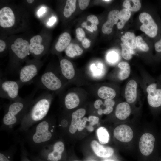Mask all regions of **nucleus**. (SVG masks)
Wrapping results in <instances>:
<instances>
[{
  "instance_id": "nucleus-1",
  "label": "nucleus",
  "mask_w": 161,
  "mask_h": 161,
  "mask_svg": "<svg viewBox=\"0 0 161 161\" xmlns=\"http://www.w3.org/2000/svg\"><path fill=\"white\" fill-rule=\"evenodd\" d=\"M35 92L24 98L11 101L7 107L2 120L1 128L10 131L21 124L34 99Z\"/></svg>"
},
{
  "instance_id": "nucleus-2",
  "label": "nucleus",
  "mask_w": 161,
  "mask_h": 161,
  "mask_svg": "<svg viewBox=\"0 0 161 161\" xmlns=\"http://www.w3.org/2000/svg\"><path fill=\"white\" fill-rule=\"evenodd\" d=\"M52 100L51 95L43 93L35 100L20 124L19 130L25 131L44 119L49 110Z\"/></svg>"
},
{
  "instance_id": "nucleus-3",
  "label": "nucleus",
  "mask_w": 161,
  "mask_h": 161,
  "mask_svg": "<svg viewBox=\"0 0 161 161\" xmlns=\"http://www.w3.org/2000/svg\"><path fill=\"white\" fill-rule=\"evenodd\" d=\"M31 127L27 131L26 139L31 147L40 150L51 140L55 126H51L49 119L45 117Z\"/></svg>"
},
{
  "instance_id": "nucleus-4",
  "label": "nucleus",
  "mask_w": 161,
  "mask_h": 161,
  "mask_svg": "<svg viewBox=\"0 0 161 161\" xmlns=\"http://www.w3.org/2000/svg\"><path fill=\"white\" fill-rule=\"evenodd\" d=\"M38 86L42 89L51 91H56L62 87L61 80L54 72L46 70L39 77L37 82Z\"/></svg>"
},
{
  "instance_id": "nucleus-5",
  "label": "nucleus",
  "mask_w": 161,
  "mask_h": 161,
  "mask_svg": "<svg viewBox=\"0 0 161 161\" xmlns=\"http://www.w3.org/2000/svg\"><path fill=\"white\" fill-rule=\"evenodd\" d=\"M21 88L18 80L14 81L1 80L0 97L10 100L15 101L21 98L19 95V90Z\"/></svg>"
},
{
  "instance_id": "nucleus-6",
  "label": "nucleus",
  "mask_w": 161,
  "mask_h": 161,
  "mask_svg": "<svg viewBox=\"0 0 161 161\" xmlns=\"http://www.w3.org/2000/svg\"><path fill=\"white\" fill-rule=\"evenodd\" d=\"M64 148V143L61 141L55 143L52 150L44 146L40 150L41 159L47 161H59L61 159Z\"/></svg>"
},
{
  "instance_id": "nucleus-7",
  "label": "nucleus",
  "mask_w": 161,
  "mask_h": 161,
  "mask_svg": "<svg viewBox=\"0 0 161 161\" xmlns=\"http://www.w3.org/2000/svg\"><path fill=\"white\" fill-rule=\"evenodd\" d=\"M36 62H31L22 67L19 71L18 81L21 88L23 86L30 83L38 74L40 65Z\"/></svg>"
},
{
  "instance_id": "nucleus-8",
  "label": "nucleus",
  "mask_w": 161,
  "mask_h": 161,
  "mask_svg": "<svg viewBox=\"0 0 161 161\" xmlns=\"http://www.w3.org/2000/svg\"><path fill=\"white\" fill-rule=\"evenodd\" d=\"M139 19L143 24L140 27L141 30L150 37H155L157 33L158 27L151 16L143 12L140 14Z\"/></svg>"
},
{
  "instance_id": "nucleus-9",
  "label": "nucleus",
  "mask_w": 161,
  "mask_h": 161,
  "mask_svg": "<svg viewBox=\"0 0 161 161\" xmlns=\"http://www.w3.org/2000/svg\"><path fill=\"white\" fill-rule=\"evenodd\" d=\"M29 44L26 40L21 38L16 39L11 46V48L15 57L18 60L25 59L29 51Z\"/></svg>"
},
{
  "instance_id": "nucleus-10",
  "label": "nucleus",
  "mask_w": 161,
  "mask_h": 161,
  "mask_svg": "<svg viewBox=\"0 0 161 161\" xmlns=\"http://www.w3.org/2000/svg\"><path fill=\"white\" fill-rule=\"evenodd\" d=\"M155 139L150 133H145L141 137L139 143V148L141 153L145 156L150 155L154 150Z\"/></svg>"
},
{
  "instance_id": "nucleus-11",
  "label": "nucleus",
  "mask_w": 161,
  "mask_h": 161,
  "mask_svg": "<svg viewBox=\"0 0 161 161\" xmlns=\"http://www.w3.org/2000/svg\"><path fill=\"white\" fill-rule=\"evenodd\" d=\"M157 86L156 83H153L149 85L146 89L148 103L154 108L161 106V89H157Z\"/></svg>"
},
{
  "instance_id": "nucleus-12",
  "label": "nucleus",
  "mask_w": 161,
  "mask_h": 161,
  "mask_svg": "<svg viewBox=\"0 0 161 161\" xmlns=\"http://www.w3.org/2000/svg\"><path fill=\"white\" fill-rule=\"evenodd\" d=\"M15 18L13 10L8 7H4L0 10V26L4 28L12 27L15 24Z\"/></svg>"
},
{
  "instance_id": "nucleus-13",
  "label": "nucleus",
  "mask_w": 161,
  "mask_h": 161,
  "mask_svg": "<svg viewBox=\"0 0 161 161\" xmlns=\"http://www.w3.org/2000/svg\"><path fill=\"white\" fill-rule=\"evenodd\" d=\"M114 137L118 140L124 142L131 141L133 137L132 129L129 126L122 124L117 127L113 132Z\"/></svg>"
},
{
  "instance_id": "nucleus-14",
  "label": "nucleus",
  "mask_w": 161,
  "mask_h": 161,
  "mask_svg": "<svg viewBox=\"0 0 161 161\" xmlns=\"http://www.w3.org/2000/svg\"><path fill=\"white\" fill-rule=\"evenodd\" d=\"M119 12L117 10L109 12L108 14L107 20L102 27V31L103 33L109 34L112 32L114 25L117 23L119 19Z\"/></svg>"
},
{
  "instance_id": "nucleus-15",
  "label": "nucleus",
  "mask_w": 161,
  "mask_h": 161,
  "mask_svg": "<svg viewBox=\"0 0 161 161\" xmlns=\"http://www.w3.org/2000/svg\"><path fill=\"white\" fill-rule=\"evenodd\" d=\"M91 147L95 154L98 156L106 158L112 155L114 152L113 149L109 147H104L95 140L92 141L90 143Z\"/></svg>"
},
{
  "instance_id": "nucleus-16",
  "label": "nucleus",
  "mask_w": 161,
  "mask_h": 161,
  "mask_svg": "<svg viewBox=\"0 0 161 161\" xmlns=\"http://www.w3.org/2000/svg\"><path fill=\"white\" fill-rule=\"evenodd\" d=\"M42 41V38L39 35L32 37L29 44L30 52L35 56H39L42 54L44 49V46L41 44Z\"/></svg>"
},
{
  "instance_id": "nucleus-17",
  "label": "nucleus",
  "mask_w": 161,
  "mask_h": 161,
  "mask_svg": "<svg viewBox=\"0 0 161 161\" xmlns=\"http://www.w3.org/2000/svg\"><path fill=\"white\" fill-rule=\"evenodd\" d=\"M137 83L134 80H130L127 83L124 95L127 102L132 103L136 100L137 97Z\"/></svg>"
},
{
  "instance_id": "nucleus-18",
  "label": "nucleus",
  "mask_w": 161,
  "mask_h": 161,
  "mask_svg": "<svg viewBox=\"0 0 161 161\" xmlns=\"http://www.w3.org/2000/svg\"><path fill=\"white\" fill-rule=\"evenodd\" d=\"M86 113L85 109L82 108L79 109L72 113V120L69 128V131L71 133L74 134L76 132L82 118Z\"/></svg>"
},
{
  "instance_id": "nucleus-19",
  "label": "nucleus",
  "mask_w": 161,
  "mask_h": 161,
  "mask_svg": "<svg viewBox=\"0 0 161 161\" xmlns=\"http://www.w3.org/2000/svg\"><path fill=\"white\" fill-rule=\"evenodd\" d=\"M61 73L66 79L70 80L75 76V71L72 63L68 60L63 58L60 62Z\"/></svg>"
},
{
  "instance_id": "nucleus-20",
  "label": "nucleus",
  "mask_w": 161,
  "mask_h": 161,
  "mask_svg": "<svg viewBox=\"0 0 161 161\" xmlns=\"http://www.w3.org/2000/svg\"><path fill=\"white\" fill-rule=\"evenodd\" d=\"M131 109L129 105L127 102L120 103L117 106L115 115L118 119L124 120L126 119L130 115Z\"/></svg>"
},
{
  "instance_id": "nucleus-21",
  "label": "nucleus",
  "mask_w": 161,
  "mask_h": 161,
  "mask_svg": "<svg viewBox=\"0 0 161 161\" xmlns=\"http://www.w3.org/2000/svg\"><path fill=\"white\" fill-rule=\"evenodd\" d=\"M71 40L70 35L68 32H64L60 35L55 45V49L58 52L65 49L70 44Z\"/></svg>"
},
{
  "instance_id": "nucleus-22",
  "label": "nucleus",
  "mask_w": 161,
  "mask_h": 161,
  "mask_svg": "<svg viewBox=\"0 0 161 161\" xmlns=\"http://www.w3.org/2000/svg\"><path fill=\"white\" fill-rule=\"evenodd\" d=\"M64 105L68 109H71L77 107L80 103L78 95L74 92H70L65 96L64 100Z\"/></svg>"
},
{
  "instance_id": "nucleus-23",
  "label": "nucleus",
  "mask_w": 161,
  "mask_h": 161,
  "mask_svg": "<svg viewBox=\"0 0 161 161\" xmlns=\"http://www.w3.org/2000/svg\"><path fill=\"white\" fill-rule=\"evenodd\" d=\"M97 94L101 98L107 100H112L116 95L115 90L113 88L106 86H102L98 90Z\"/></svg>"
},
{
  "instance_id": "nucleus-24",
  "label": "nucleus",
  "mask_w": 161,
  "mask_h": 161,
  "mask_svg": "<svg viewBox=\"0 0 161 161\" xmlns=\"http://www.w3.org/2000/svg\"><path fill=\"white\" fill-rule=\"evenodd\" d=\"M136 38L134 33L128 32L121 37V40L123 43L130 48L134 49L137 47Z\"/></svg>"
},
{
  "instance_id": "nucleus-25",
  "label": "nucleus",
  "mask_w": 161,
  "mask_h": 161,
  "mask_svg": "<svg viewBox=\"0 0 161 161\" xmlns=\"http://www.w3.org/2000/svg\"><path fill=\"white\" fill-rule=\"evenodd\" d=\"M66 55L70 58L81 55L83 52L82 49L77 44L71 43L65 49Z\"/></svg>"
},
{
  "instance_id": "nucleus-26",
  "label": "nucleus",
  "mask_w": 161,
  "mask_h": 161,
  "mask_svg": "<svg viewBox=\"0 0 161 161\" xmlns=\"http://www.w3.org/2000/svg\"><path fill=\"white\" fill-rule=\"evenodd\" d=\"M118 67L120 69L118 74V78L121 80L127 79L129 76L131 69L129 64L126 62H121L118 65Z\"/></svg>"
},
{
  "instance_id": "nucleus-27",
  "label": "nucleus",
  "mask_w": 161,
  "mask_h": 161,
  "mask_svg": "<svg viewBox=\"0 0 161 161\" xmlns=\"http://www.w3.org/2000/svg\"><path fill=\"white\" fill-rule=\"evenodd\" d=\"M131 15V12L128 9L123 8L119 12V19L120 21L117 24L118 29H122L126 23L129 19Z\"/></svg>"
},
{
  "instance_id": "nucleus-28",
  "label": "nucleus",
  "mask_w": 161,
  "mask_h": 161,
  "mask_svg": "<svg viewBox=\"0 0 161 161\" xmlns=\"http://www.w3.org/2000/svg\"><path fill=\"white\" fill-rule=\"evenodd\" d=\"M123 6L130 11L136 12L140 10L141 5L139 0H125L123 3Z\"/></svg>"
},
{
  "instance_id": "nucleus-29",
  "label": "nucleus",
  "mask_w": 161,
  "mask_h": 161,
  "mask_svg": "<svg viewBox=\"0 0 161 161\" xmlns=\"http://www.w3.org/2000/svg\"><path fill=\"white\" fill-rule=\"evenodd\" d=\"M76 0H66L63 11V14L66 18L69 17L75 11Z\"/></svg>"
},
{
  "instance_id": "nucleus-30",
  "label": "nucleus",
  "mask_w": 161,
  "mask_h": 161,
  "mask_svg": "<svg viewBox=\"0 0 161 161\" xmlns=\"http://www.w3.org/2000/svg\"><path fill=\"white\" fill-rule=\"evenodd\" d=\"M97 135L99 142L102 144L107 143L109 140V134L104 127L99 128L97 131Z\"/></svg>"
},
{
  "instance_id": "nucleus-31",
  "label": "nucleus",
  "mask_w": 161,
  "mask_h": 161,
  "mask_svg": "<svg viewBox=\"0 0 161 161\" xmlns=\"http://www.w3.org/2000/svg\"><path fill=\"white\" fill-rule=\"evenodd\" d=\"M120 45L122 48L121 55L123 58L126 60L131 59L134 53V49L130 48L123 43H121Z\"/></svg>"
},
{
  "instance_id": "nucleus-32",
  "label": "nucleus",
  "mask_w": 161,
  "mask_h": 161,
  "mask_svg": "<svg viewBox=\"0 0 161 161\" xmlns=\"http://www.w3.org/2000/svg\"><path fill=\"white\" fill-rule=\"evenodd\" d=\"M136 43L137 47L141 50L147 52L149 49L147 44L144 41L140 36H137L136 38Z\"/></svg>"
},
{
  "instance_id": "nucleus-33",
  "label": "nucleus",
  "mask_w": 161,
  "mask_h": 161,
  "mask_svg": "<svg viewBox=\"0 0 161 161\" xmlns=\"http://www.w3.org/2000/svg\"><path fill=\"white\" fill-rule=\"evenodd\" d=\"M106 59L109 62L113 64L118 61L119 59V55L115 51H110L107 55Z\"/></svg>"
},
{
  "instance_id": "nucleus-34",
  "label": "nucleus",
  "mask_w": 161,
  "mask_h": 161,
  "mask_svg": "<svg viewBox=\"0 0 161 161\" xmlns=\"http://www.w3.org/2000/svg\"><path fill=\"white\" fill-rule=\"evenodd\" d=\"M75 32L77 39L79 41H82L85 37V33L83 30L82 28L79 27L76 30Z\"/></svg>"
},
{
  "instance_id": "nucleus-35",
  "label": "nucleus",
  "mask_w": 161,
  "mask_h": 161,
  "mask_svg": "<svg viewBox=\"0 0 161 161\" xmlns=\"http://www.w3.org/2000/svg\"><path fill=\"white\" fill-rule=\"evenodd\" d=\"M87 20L90 22L92 24L96 25L99 24V21L95 15H89L87 17Z\"/></svg>"
},
{
  "instance_id": "nucleus-36",
  "label": "nucleus",
  "mask_w": 161,
  "mask_h": 161,
  "mask_svg": "<svg viewBox=\"0 0 161 161\" xmlns=\"http://www.w3.org/2000/svg\"><path fill=\"white\" fill-rule=\"evenodd\" d=\"M88 118V121L89 122L90 126H91L97 124L99 121V118L94 116H90Z\"/></svg>"
},
{
  "instance_id": "nucleus-37",
  "label": "nucleus",
  "mask_w": 161,
  "mask_h": 161,
  "mask_svg": "<svg viewBox=\"0 0 161 161\" xmlns=\"http://www.w3.org/2000/svg\"><path fill=\"white\" fill-rule=\"evenodd\" d=\"M78 1L79 7L82 10L85 9L89 5L90 2V0H79Z\"/></svg>"
},
{
  "instance_id": "nucleus-38",
  "label": "nucleus",
  "mask_w": 161,
  "mask_h": 161,
  "mask_svg": "<svg viewBox=\"0 0 161 161\" xmlns=\"http://www.w3.org/2000/svg\"><path fill=\"white\" fill-rule=\"evenodd\" d=\"M88 121V118L86 117L83 118L80 123L78 128V131H81L86 126L87 122Z\"/></svg>"
},
{
  "instance_id": "nucleus-39",
  "label": "nucleus",
  "mask_w": 161,
  "mask_h": 161,
  "mask_svg": "<svg viewBox=\"0 0 161 161\" xmlns=\"http://www.w3.org/2000/svg\"><path fill=\"white\" fill-rule=\"evenodd\" d=\"M83 47L85 48H89L90 46L91 41L88 39L85 38L82 41Z\"/></svg>"
},
{
  "instance_id": "nucleus-40",
  "label": "nucleus",
  "mask_w": 161,
  "mask_h": 161,
  "mask_svg": "<svg viewBox=\"0 0 161 161\" xmlns=\"http://www.w3.org/2000/svg\"><path fill=\"white\" fill-rule=\"evenodd\" d=\"M115 103V101L112 100H105L104 102V105L106 106H113Z\"/></svg>"
},
{
  "instance_id": "nucleus-41",
  "label": "nucleus",
  "mask_w": 161,
  "mask_h": 161,
  "mask_svg": "<svg viewBox=\"0 0 161 161\" xmlns=\"http://www.w3.org/2000/svg\"><path fill=\"white\" fill-rule=\"evenodd\" d=\"M154 48L157 52H161V39L155 43Z\"/></svg>"
},
{
  "instance_id": "nucleus-42",
  "label": "nucleus",
  "mask_w": 161,
  "mask_h": 161,
  "mask_svg": "<svg viewBox=\"0 0 161 161\" xmlns=\"http://www.w3.org/2000/svg\"><path fill=\"white\" fill-rule=\"evenodd\" d=\"M103 104V103L101 100L97 99L94 103V107L95 109H99L100 108L101 105Z\"/></svg>"
},
{
  "instance_id": "nucleus-43",
  "label": "nucleus",
  "mask_w": 161,
  "mask_h": 161,
  "mask_svg": "<svg viewBox=\"0 0 161 161\" xmlns=\"http://www.w3.org/2000/svg\"><path fill=\"white\" fill-rule=\"evenodd\" d=\"M113 110V108L110 106H106V108L102 109V113L105 114H108L111 113Z\"/></svg>"
},
{
  "instance_id": "nucleus-44",
  "label": "nucleus",
  "mask_w": 161,
  "mask_h": 161,
  "mask_svg": "<svg viewBox=\"0 0 161 161\" xmlns=\"http://www.w3.org/2000/svg\"><path fill=\"white\" fill-rule=\"evenodd\" d=\"M6 47V44L5 42L1 39L0 40V52H3Z\"/></svg>"
},
{
  "instance_id": "nucleus-45",
  "label": "nucleus",
  "mask_w": 161,
  "mask_h": 161,
  "mask_svg": "<svg viewBox=\"0 0 161 161\" xmlns=\"http://www.w3.org/2000/svg\"><path fill=\"white\" fill-rule=\"evenodd\" d=\"M81 26L82 27L85 28L91 32H93L94 31L93 30L90 26L87 25L86 22H83Z\"/></svg>"
},
{
  "instance_id": "nucleus-46",
  "label": "nucleus",
  "mask_w": 161,
  "mask_h": 161,
  "mask_svg": "<svg viewBox=\"0 0 161 161\" xmlns=\"http://www.w3.org/2000/svg\"><path fill=\"white\" fill-rule=\"evenodd\" d=\"M67 125L68 122L67 120L65 119H63L61 121V124H60L59 126H61L62 127L65 128L67 126Z\"/></svg>"
},
{
  "instance_id": "nucleus-47",
  "label": "nucleus",
  "mask_w": 161,
  "mask_h": 161,
  "mask_svg": "<svg viewBox=\"0 0 161 161\" xmlns=\"http://www.w3.org/2000/svg\"><path fill=\"white\" fill-rule=\"evenodd\" d=\"M56 21V18L54 17L51 18L48 22L47 24L49 25H52Z\"/></svg>"
},
{
  "instance_id": "nucleus-48",
  "label": "nucleus",
  "mask_w": 161,
  "mask_h": 161,
  "mask_svg": "<svg viewBox=\"0 0 161 161\" xmlns=\"http://www.w3.org/2000/svg\"><path fill=\"white\" fill-rule=\"evenodd\" d=\"M21 161H30L27 157L26 155L23 153L21 157Z\"/></svg>"
},
{
  "instance_id": "nucleus-49",
  "label": "nucleus",
  "mask_w": 161,
  "mask_h": 161,
  "mask_svg": "<svg viewBox=\"0 0 161 161\" xmlns=\"http://www.w3.org/2000/svg\"><path fill=\"white\" fill-rule=\"evenodd\" d=\"M45 11V8L43 7L41 8L38 11V14L39 16H40L44 13Z\"/></svg>"
},
{
  "instance_id": "nucleus-50",
  "label": "nucleus",
  "mask_w": 161,
  "mask_h": 161,
  "mask_svg": "<svg viewBox=\"0 0 161 161\" xmlns=\"http://www.w3.org/2000/svg\"><path fill=\"white\" fill-rule=\"evenodd\" d=\"M90 26L93 31H96L97 30V25L94 24H91Z\"/></svg>"
},
{
  "instance_id": "nucleus-51",
  "label": "nucleus",
  "mask_w": 161,
  "mask_h": 161,
  "mask_svg": "<svg viewBox=\"0 0 161 161\" xmlns=\"http://www.w3.org/2000/svg\"><path fill=\"white\" fill-rule=\"evenodd\" d=\"M98 113L99 115H101L102 114V109L100 108L99 109H98Z\"/></svg>"
},
{
  "instance_id": "nucleus-52",
  "label": "nucleus",
  "mask_w": 161,
  "mask_h": 161,
  "mask_svg": "<svg viewBox=\"0 0 161 161\" xmlns=\"http://www.w3.org/2000/svg\"><path fill=\"white\" fill-rule=\"evenodd\" d=\"M34 0H27V1L29 3H32L34 2Z\"/></svg>"
},
{
  "instance_id": "nucleus-53",
  "label": "nucleus",
  "mask_w": 161,
  "mask_h": 161,
  "mask_svg": "<svg viewBox=\"0 0 161 161\" xmlns=\"http://www.w3.org/2000/svg\"><path fill=\"white\" fill-rule=\"evenodd\" d=\"M36 161H47L44 160H43V159H42L40 158V159H39L37 161L36 160Z\"/></svg>"
},
{
  "instance_id": "nucleus-54",
  "label": "nucleus",
  "mask_w": 161,
  "mask_h": 161,
  "mask_svg": "<svg viewBox=\"0 0 161 161\" xmlns=\"http://www.w3.org/2000/svg\"><path fill=\"white\" fill-rule=\"evenodd\" d=\"M103 1H106V2H109L110 1H111V0H103Z\"/></svg>"
},
{
  "instance_id": "nucleus-55",
  "label": "nucleus",
  "mask_w": 161,
  "mask_h": 161,
  "mask_svg": "<svg viewBox=\"0 0 161 161\" xmlns=\"http://www.w3.org/2000/svg\"><path fill=\"white\" fill-rule=\"evenodd\" d=\"M104 161H113L111 160H105Z\"/></svg>"
},
{
  "instance_id": "nucleus-56",
  "label": "nucleus",
  "mask_w": 161,
  "mask_h": 161,
  "mask_svg": "<svg viewBox=\"0 0 161 161\" xmlns=\"http://www.w3.org/2000/svg\"><path fill=\"white\" fill-rule=\"evenodd\" d=\"M78 161V160H75V161Z\"/></svg>"
},
{
  "instance_id": "nucleus-57",
  "label": "nucleus",
  "mask_w": 161,
  "mask_h": 161,
  "mask_svg": "<svg viewBox=\"0 0 161 161\" xmlns=\"http://www.w3.org/2000/svg\"></svg>"
}]
</instances>
